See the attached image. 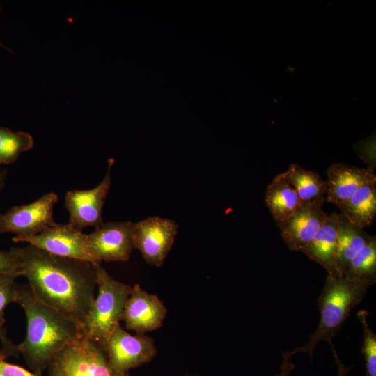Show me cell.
I'll return each mask as SVG.
<instances>
[{
	"label": "cell",
	"instance_id": "obj_2",
	"mask_svg": "<svg viewBox=\"0 0 376 376\" xmlns=\"http://www.w3.org/2000/svg\"><path fill=\"white\" fill-rule=\"evenodd\" d=\"M26 318V334L17 345L31 371L42 376L51 361L68 344L83 336L81 327L33 293L18 285L17 300Z\"/></svg>",
	"mask_w": 376,
	"mask_h": 376
},
{
	"label": "cell",
	"instance_id": "obj_23",
	"mask_svg": "<svg viewBox=\"0 0 376 376\" xmlns=\"http://www.w3.org/2000/svg\"><path fill=\"white\" fill-rule=\"evenodd\" d=\"M367 315L365 310L357 313L363 331L361 352L366 361V376H376V335L368 323Z\"/></svg>",
	"mask_w": 376,
	"mask_h": 376
},
{
	"label": "cell",
	"instance_id": "obj_17",
	"mask_svg": "<svg viewBox=\"0 0 376 376\" xmlns=\"http://www.w3.org/2000/svg\"><path fill=\"white\" fill-rule=\"evenodd\" d=\"M371 237L364 228L352 224L339 214L337 230V264L343 276L350 261L363 248Z\"/></svg>",
	"mask_w": 376,
	"mask_h": 376
},
{
	"label": "cell",
	"instance_id": "obj_20",
	"mask_svg": "<svg viewBox=\"0 0 376 376\" xmlns=\"http://www.w3.org/2000/svg\"><path fill=\"white\" fill-rule=\"evenodd\" d=\"M19 276L14 274H0V341L2 349L0 352L7 357L19 355L17 347L6 335L5 329L4 312L6 308L11 303L16 302L17 286L15 279Z\"/></svg>",
	"mask_w": 376,
	"mask_h": 376
},
{
	"label": "cell",
	"instance_id": "obj_9",
	"mask_svg": "<svg viewBox=\"0 0 376 376\" xmlns=\"http://www.w3.org/2000/svg\"><path fill=\"white\" fill-rule=\"evenodd\" d=\"M134 223L109 221L95 227L88 235V245L95 264L102 261H127L134 249Z\"/></svg>",
	"mask_w": 376,
	"mask_h": 376
},
{
	"label": "cell",
	"instance_id": "obj_22",
	"mask_svg": "<svg viewBox=\"0 0 376 376\" xmlns=\"http://www.w3.org/2000/svg\"><path fill=\"white\" fill-rule=\"evenodd\" d=\"M343 276L350 279L376 277V238L371 236L350 261Z\"/></svg>",
	"mask_w": 376,
	"mask_h": 376
},
{
	"label": "cell",
	"instance_id": "obj_8",
	"mask_svg": "<svg viewBox=\"0 0 376 376\" xmlns=\"http://www.w3.org/2000/svg\"><path fill=\"white\" fill-rule=\"evenodd\" d=\"M178 229L175 221L159 217L134 223V248L141 252L148 265L160 267L174 243Z\"/></svg>",
	"mask_w": 376,
	"mask_h": 376
},
{
	"label": "cell",
	"instance_id": "obj_14",
	"mask_svg": "<svg viewBox=\"0 0 376 376\" xmlns=\"http://www.w3.org/2000/svg\"><path fill=\"white\" fill-rule=\"evenodd\" d=\"M325 199L340 209L349 198L363 185L376 180L373 169L338 163L327 171Z\"/></svg>",
	"mask_w": 376,
	"mask_h": 376
},
{
	"label": "cell",
	"instance_id": "obj_24",
	"mask_svg": "<svg viewBox=\"0 0 376 376\" xmlns=\"http://www.w3.org/2000/svg\"><path fill=\"white\" fill-rule=\"evenodd\" d=\"M22 269V263L18 247L8 251L0 250V274H14L21 276Z\"/></svg>",
	"mask_w": 376,
	"mask_h": 376
},
{
	"label": "cell",
	"instance_id": "obj_19",
	"mask_svg": "<svg viewBox=\"0 0 376 376\" xmlns=\"http://www.w3.org/2000/svg\"><path fill=\"white\" fill-rule=\"evenodd\" d=\"M285 173L295 188L301 205L306 203L324 205L327 182L317 173L306 170L298 164H292Z\"/></svg>",
	"mask_w": 376,
	"mask_h": 376
},
{
	"label": "cell",
	"instance_id": "obj_15",
	"mask_svg": "<svg viewBox=\"0 0 376 376\" xmlns=\"http://www.w3.org/2000/svg\"><path fill=\"white\" fill-rule=\"evenodd\" d=\"M339 214H328L316 234L302 251L311 260L323 267L329 275L340 276L337 264V230Z\"/></svg>",
	"mask_w": 376,
	"mask_h": 376
},
{
	"label": "cell",
	"instance_id": "obj_1",
	"mask_svg": "<svg viewBox=\"0 0 376 376\" xmlns=\"http://www.w3.org/2000/svg\"><path fill=\"white\" fill-rule=\"evenodd\" d=\"M22 276L34 295L82 328L97 290L93 265L28 244L18 247Z\"/></svg>",
	"mask_w": 376,
	"mask_h": 376
},
{
	"label": "cell",
	"instance_id": "obj_21",
	"mask_svg": "<svg viewBox=\"0 0 376 376\" xmlns=\"http://www.w3.org/2000/svg\"><path fill=\"white\" fill-rule=\"evenodd\" d=\"M33 145L34 141L30 134L0 127V164L14 163L22 152L31 150Z\"/></svg>",
	"mask_w": 376,
	"mask_h": 376
},
{
	"label": "cell",
	"instance_id": "obj_13",
	"mask_svg": "<svg viewBox=\"0 0 376 376\" xmlns=\"http://www.w3.org/2000/svg\"><path fill=\"white\" fill-rule=\"evenodd\" d=\"M322 206L321 203L302 204L290 217L277 224L289 249L302 252L310 243L328 215Z\"/></svg>",
	"mask_w": 376,
	"mask_h": 376
},
{
	"label": "cell",
	"instance_id": "obj_16",
	"mask_svg": "<svg viewBox=\"0 0 376 376\" xmlns=\"http://www.w3.org/2000/svg\"><path fill=\"white\" fill-rule=\"evenodd\" d=\"M265 201L277 224L290 217L301 205L285 172L277 175L267 186Z\"/></svg>",
	"mask_w": 376,
	"mask_h": 376
},
{
	"label": "cell",
	"instance_id": "obj_3",
	"mask_svg": "<svg viewBox=\"0 0 376 376\" xmlns=\"http://www.w3.org/2000/svg\"><path fill=\"white\" fill-rule=\"evenodd\" d=\"M375 281L376 277L350 279L328 274L318 301L320 313L318 327L306 344L288 352V354L292 357L295 354L304 352L313 357V349L320 341H326L332 346L333 337Z\"/></svg>",
	"mask_w": 376,
	"mask_h": 376
},
{
	"label": "cell",
	"instance_id": "obj_10",
	"mask_svg": "<svg viewBox=\"0 0 376 376\" xmlns=\"http://www.w3.org/2000/svg\"><path fill=\"white\" fill-rule=\"evenodd\" d=\"M112 165L111 159L105 177L94 188L67 192L64 205L69 213V225L81 231L87 227H97L104 224L102 212L111 186Z\"/></svg>",
	"mask_w": 376,
	"mask_h": 376
},
{
	"label": "cell",
	"instance_id": "obj_6",
	"mask_svg": "<svg viewBox=\"0 0 376 376\" xmlns=\"http://www.w3.org/2000/svg\"><path fill=\"white\" fill-rule=\"evenodd\" d=\"M58 200V195L50 192L31 203L10 208L0 214V233H14L13 241L18 242L55 226L53 211Z\"/></svg>",
	"mask_w": 376,
	"mask_h": 376
},
{
	"label": "cell",
	"instance_id": "obj_29",
	"mask_svg": "<svg viewBox=\"0 0 376 376\" xmlns=\"http://www.w3.org/2000/svg\"><path fill=\"white\" fill-rule=\"evenodd\" d=\"M0 11H1V6H0ZM0 46H1L3 48H6L7 49H9L8 48H7L5 45H3L1 42H0Z\"/></svg>",
	"mask_w": 376,
	"mask_h": 376
},
{
	"label": "cell",
	"instance_id": "obj_7",
	"mask_svg": "<svg viewBox=\"0 0 376 376\" xmlns=\"http://www.w3.org/2000/svg\"><path fill=\"white\" fill-rule=\"evenodd\" d=\"M109 365L118 374L150 362L156 355L154 340L145 334L132 335L118 325L103 349Z\"/></svg>",
	"mask_w": 376,
	"mask_h": 376
},
{
	"label": "cell",
	"instance_id": "obj_28",
	"mask_svg": "<svg viewBox=\"0 0 376 376\" xmlns=\"http://www.w3.org/2000/svg\"><path fill=\"white\" fill-rule=\"evenodd\" d=\"M5 176H6V173L0 178V194H1V191L4 186V183H5Z\"/></svg>",
	"mask_w": 376,
	"mask_h": 376
},
{
	"label": "cell",
	"instance_id": "obj_30",
	"mask_svg": "<svg viewBox=\"0 0 376 376\" xmlns=\"http://www.w3.org/2000/svg\"><path fill=\"white\" fill-rule=\"evenodd\" d=\"M5 173V172H0V178L2 177Z\"/></svg>",
	"mask_w": 376,
	"mask_h": 376
},
{
	"label": "cell",
	"instance_id": "obj_25",
	"mask_svg": "<svg viewBox=\"0 0 376 376\" xmlns=\"http://www.w3.org/2000/svg\"><path fill=\"white\" fill-rule=\"evenodd\" d=\"M7 357L0 352V376H40L26 368L8 363Z\"/></svg>",
	"mask_w": 376,
	"mask_h": 376
},
{
	"label": "cell",
	"instance_id": "obj_27",
	"mask_svg": "<svg viewBox=\"0 0 376 376\" xmlns=\"http://www.w3.org/2000/svg\"><path fill=\"white\" fill-rule=\"evenodd\" d=\"M332 351H333V352L334 354V357H335L336 363H337V365L338 366L339 376H345V374L347 373L346 368L341 363L340 361L338 358V356H337L334 347H332Z\"/></svg>",
	"mask_w": 376,
	"mask_h": 376
},
{
	"label": "cell",
	"instance_id": "obj_26",
	"mask_svg": "<svg viewBox=\"0 0 376 376\" xmlns=\"http://www.w3.org/2000/svg\"><path fill=\"white\" fill-rule=\"evenodd\" d=\"M283 362L280 366V371L275 376H290L291 371L295 368L294 364L290 361L288 352H282Z\"/></svg>",
	"mask_w": 376,
	"mask_h": 376
},
{
	"label": "cell",
	"instance_id": "obj_4",
	"mask_svg": "<svg viewBox=\"0 0 376 376\" xmlns=\"http://www.w3.org/2000/svg\"><path fill=\"white\" fill-rule=\"evenodd\" d=\"M97 295L83 324V335L102 350L122 320L124 306L132 286L113 279L100 264H93Z\"/></svg>",
	"mask_w": 376,
	"mask_h": 376
},
{
	"label": "cell",
	"instance_id": "obj_12",
	"mask_svg": "<svg viewBox=\"0 0 376 376\" xmlns=\"http://www.w3.org/2000/svg\"><path fill=\"white\" fill-rule=\"evenodd\" d=\"M166 314V306L156 295L135 284L125 302L122 320L126 329L145 334L162 327Z\"/></svg>",
	"mask_w": 376,
	"mask_h": 376
},
{
	"label": "cell",
	"instance_id": "obj_11",
	"mask_svg": "<svg viewBox=\"0 0 376 376\" xmlns=\"http://www.w3.org/2000/svg\"><path fill=\"white\" fill-rule=\"evenodd\" d=\"M51 254L95 264L88 245V235L68 224H56L34 236L21 239Z\"/></svg>",
	"mask_w": 376,
	"mask_h": 376
},
{
	"label": "cell",
	"instance_id": "obj_18",
	"mask_svg": "<svg viewBox=\"0 0 376 376\" xmlns=\"http://www.w3.org/2000/svg\"><path fill=\"white\" fill-rule=\"evenodd\" d=\"M352 224L364 228L376 217V180L361 186L340 209Z\"/></svg>",
	"mask_w": 376,
	"mask_h": 376
},
{
	"label": "cell",
	"instance_id": "obj_5",
	"mask_svg": "<svg viewBox=\"0 0 376 376\" xmlns=\"http://www.w3.org/2000/svg\"><path fill=\"white\" fill-rule=\"evenodd\" d=\"M47 368L49 376H130L113 371L103 350L84 335L65 346Z\"/></svg>",
	"mask_w": 376,
	"mask_h": 376
}]
</instances>
